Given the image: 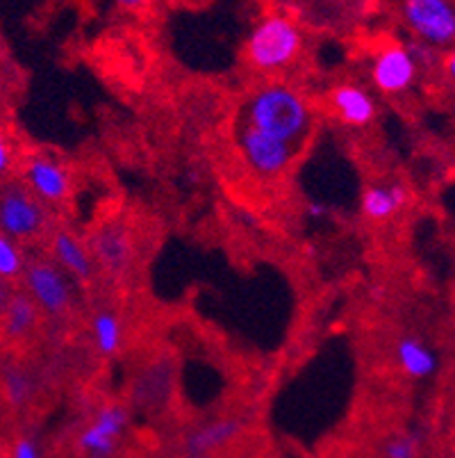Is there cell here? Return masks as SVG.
<instances>
[{
	"mask_svg": "<svg viewBox=\"0 0 455 458\" xmlns=\"http://www.w3.org/2000/svg\"><path fill=\"white\" fill-rule=\"evenodd\" d=\"M444 71L449 73L451 81H455V46H451L449 55L444 57Z\"/></svg>",
	"mask_w": 455,
	"mask_h": 458,
	"instance_id": "obj_24",
	"label": "cell"
},
{
	"mask_svg": "<svg viewBox=\"0 0 455 458\" xmlns=\"http://www.w3.org/2000/svg\"><path fill=\"white\" fill-rule=\"evenodd\" d=\"M50 228V212L44 201L32 194L23 182L0 185V233L16 242H32Z\"/></svg>",
	"mask_w": 455,
	"mask_h": 458,
	"instance_id": "obj_3",
	"label": "cell"
},
{
	"mask_svg": "<svg viewBox=\"0 0 455 458\" xmlns=\"http://www.w3.org/2000/svg\"><path fill=\"white\" fill-rule=\"evenodd\" d=\"M306 48V35L294 19L269 14L256 23L246 39V60L250 69L265 76L287 71Z\"/></svg>",
	"mask_w": 455,
	"mask_h": 458,
	"instance_id": "obj_2",
	"label": "cell"
},
{
	"mask_svg": "<svg viewBox=\"0 0 455 458\" xmlns=\"http://www.w3.org/2000/svg\"><path fill=\"white\" fill-rule=\"evenodd\" d=\"M12 458H44L41 443L30 433H23L12 445Z\"/></svg>",
	"mask_w": 455,
	"mask_h": 458,
	"instance_id": "obj_21",
	"label": "cell"
},
{
	"mask_svg": "<svg viewBox=\"0 0 455 458\" xmlns=\"http://www.w3.org/2000/svg\"><path fill=\"white\" fill-rule=\"evenodd\" d=\"M23 185L46 206L69 201L73 191V176L69 166L48 153H32L23 165Z\"/></svg>",
	"mask_w": 455,
	"mask_h": 458,
	"instance_id": "obj_8",
	"label": "cell"
},
{
	"mask_svg": "<svg viewBox=\"0 0 455 458\" xmlns=\"http://www.w3.org/2000/svg\"><path fill=\"white\" fill-rule=\"evenodd\" d=\"M237 147H240L241 157H244L250 172L260 178H266V181L281 178L290 169L296 156V147L278 140V137L257 131L250 123H241L240 135H237Z\"/></svg>",
	"mask_w": 455,
	"mask_h": 458,
	"instance_id": "obj_6",
	"label": "cell"
},
{
	"mask_svg": "<svg viewBox=\"0 0 455 458\" xmlns=\"http://www.w3.org/2000/svg\"><path fill=\"white\" fill-rule=\"evenodd\" d=\"M50 251H53V260L75 278L78 283L89 285L96 276V260L91 256L89 244H85L80 237L75 235L69 228H57L50 237Z\"/></svg>",
	"mask_w": 455,
	"mask_h": 458,
	"instance_id": "obj_12",
	"label": "cell"
},
{
	"mask_svg": "<svg viewBox=\"0 0 455 458\" xmlns=\"http://www.w3.org/2000/svg\"><path fill=\"white\" fill-rule=\"evenodd\" d=\"M131 413L121 403H105L98 408L89 424L78 436V449L87 458H110L114 456L116 443L128 428Z\"/></svg>",
	"mask_w": 455,
	"mask_h": 458,
	"instance_id": "obj_10",
	"label": "cell"
},
{
	"mask_svg": "<svg viewBox=\"0 0 455 458\" xmlns=\"http://www.w3.org/2000/svg\"><path fill=\"white\" fill-rule=\"evenodd\" d=\"M331 106L335 110L337 119L344 126L350 128H365L375 119V103L369 91L360 85H344L333 87L331 91Z\"/></svg>",
	"mask_w": 455,
	"mask_h": 458,
	"instance_id": "obj_13",
	"label": "cell"
},
{
	"mask_svg": "<svg viewBox=\"0 0 455 458\" xmlns=\"http://www.w3.org/2000/svg\"><path fill=\"white\" fill-rule=\"evenodd\" d=\"M246 420L231 415V418H216L212 422L191 428L182 440L185 458H210L219 449L228 447L244 433Z\"/></svg>",
	"mask_w": 455,
	"mask_h": 458,
	"instance_id": "obj_11",
	"label": "cell"
},
{
	"mask_svg": "<svg viewBox=\"0 0 455 458\" xmlns=\"http://www.w3.org/2000/svg\"><path fill=\"white\" fill-rule=\"evenodd\" d=\"M419 73V62L410 46L399 41L383 46L371 62V82L381 94L396 96L410 89Z\"/></svg>",
	"mask_w": 455,
	"mask_h": 458,
	"instance_id": "obj_9",
	"label": "cell"
},
{
	"mask_svg": "<svg viewBox=\"0 0 455 458\" xmlns=\"http://www.w3.org/2000/svg\"><path fill=\"white\" fill-rule=\"evenodd\" d=\"M28 294L48 318H64L73 308L71 276L48 258H28L23 269Z\"/></svg>",
	"mask_w": 455,
	"mask_h": 458,
	"instance_id": "obj_5",
	"label": "cell"
},
{
	"mask_svg": "<svg viewBox=\"0 0 455 458\" xmlns=\"http://www.w3.org/2000/svg\"><path fill=\"white\" fill-rule=\"evenodd\" d=\"M91 333H94V344L100 356L112 358L121 352L123 344V327L114 310H98L91 319Z\"/></svg>",
	"mask_w": 455,
	"mask_h": 458,
	"instance_id": "obj_17",
	"label": "cell"
},
{
	"mask_svg": "<svg viewBox=\"0 0 455 458\" xmlns=\"http://www.w3.org/2000/svg\"><path fill=\"white\" fill-rule=\"evenodd\" d=\"M331 3H335V5H341V3H346V0H331Z\"/></svg>",
	"mask_w": 455,
	"mask_h": 458,
	"instance_id": "obj_26",
	"label": "cell"
},
{
	"mask_svg": "<svg viewBox=\"0 0 455 458\" xmlns=\"http://www.w3.org/2000/svg\"><path fill=\"white\" fill-rule=\"evenodd\" d=\"M119 10L131 12V14H137V12H144L146 7L150 5V0H112Z\"/></svg>",
	"mask_w": 455,
	"mask_h": 458,
	"instance_id": "obj_23",
	"label": "cell"
},
{
	"mask_svg": "<svg viewBox=\"0 0 455 458\" xmlns=\"http://www.w3.org/2000/svg\"><path fill=\"white\" fill-rule=\"evenodd\" d=\"M244 123L299 147L312 128V107L296 87L271 81L249 96Z\"/></svg>",
	"mask_w": 455,
	"mask_h": 458,
	"instance_id": "obj_1",
	"label": "cell"
},
{
	"mask_svg": "<svg viewBox=\"0 0 455 458\" xmlns=\"http://www.w3.org/2000/svg\"><path fill=\"white\" fill-rule=\"evenodd\" d=\"M410 201V190L400 182L387 185H369L362 191L360 210L369 222H387L396 212H400Z\"/></svg>",
	"mask_w": 455,
	"mask_h": 458,
	"instance_id": "obj_14",
	"label": "cell"
},
{
	"mask_svg": "<svg viewBox=\"0 0 455 458\" xmlns=\"http://www.w3.org/2000/svg\"><path fill=\"white\" fill-rule=\"evenodd\" d=\"M89 249L96 267L103 269V274L112 281H121L131 272L132 260H135V237L121 219H110L96 228Z\"/></svg>",
	"mask_w": 455,
	"mask_h": 458,
	"instance_id": "obj_7",
	"label": "cell"
},
{
	"mask_svg": "<svg viewBox=\"0 0 455 458\" xmlns=\"http://www.w3.org/2000/svg\"><path fill=\"white\" fill-rule=\"evenodd\" d=\"M12 166H14V153H12L10 141H7L5 132L0 128V178L7 176L12 172Z\"/></svg>",
	"mask_w": 455,
	"mask_h": 458,
	"instance_id": "obj_22",
	"label": "cell"
},
{
	"mask_svg": "<svg viewBox=\"0 0 455 458\" xmlns=\"http://www.w3.org/2000/svg\"><path fill=\"white\" fill-rule=\"evenodd\" d=\"M421 449V436L419 433H399L383 449L385 458H417Z\"/></svg>",
	"mask_w": 455,
	"mask_h": 458,
	"instance_id": "obj_20",
	"label": "cell"
},
{
	"mask_svg": "<svg viewBox=\"0 0 455 458\" xmlns=\"http://www.w3.org/2000/svg\"><path fill=\"white\" fill-rule=\"evenodd\" d=\"M396 360L410 378H428L437 369L435 352L417 335L400 337L396 343Z\"/></svg>",
	"mask_w": 455,
	"mask_h": 458,
	"instance_id": "obj_16",
	"label": "cell"
},
{
	"mask_svg": "<svg viewBox=\"0 0 455 458\" xmlns=\"http://www.w3.org/2000/svg\"><path fill=\"white\" fill-rule=\"evenodd\" d=\"M23 269L25 256L19 242L0 233V281H14V278L23 276Z\"/></svg>",
	"mask_w": 455,
	"mask_h": 458,
	"instance_id": "obj_19",
	"label": "cell"
},
{
	"mask_svg": "<svg viewBox=\"0 0 455 458\" xmlns=\"http://www.w3.org/2000/svg\"><path fill=\"white\" fill-rule=\"evenodd\" d=\"M400 19L410 35L433 51L455 46L453 0H403Z\"/></svg>",
	"mask_w": 455,
	"mask_h": 458,
	"instance_id": "obj_4",
	"label": "cell"
},
{
	"mask_svg": "<svg viewBox=\"0 0 455 458\" xmlns=\"http://www.w3.org/2000/svg\"><path fill=\"white\" fill-rule=\"evenodd\" d=\"M3 393H5V402L14 411H23L35 394V378L21 365H7L3 369Z\"/></svg>",
	"mask_w": 455,
	"mask_h": 458,
	"instance_id": "obj_18",
	"label": "cell"
},
{
	"mask_svg": "<svg viewBox=\"0 0 455 458\" xmlns=\"http://www.w3.org/2000/svg\"><path fill=\"white\" fill-rule=\"evenodd\" d=\"M39 308L32 301L28 293H14L7 301L5 310L0 312V324H3V333L12 343H23L32 335L39 322Z\"/></svg>",
	"mask_w": 455,
	"mask_h": 458,
	"instance_id": "obj_15",
	"label": "cell"
},
{
	"mask_svg": "<svg viewBox=\"0 0 455 458\" xmlns=\"http://www.w3.org/2000/svg\"><path fill=\"white\" fill-rule=\"evenodd\" d=\"M453 458H455V456H453Z\"/></svg>",
	"mask_w": 455,
	"mask_h": 458,
	"instance_id": "obj_27",
	"label": "cell"
},
{
	"mask_svg": "<svg viewBox=\"0 0 455 458\" xmlns=\"http://www.w3.org/2000/svg\"><path fill=\"white\" fill-rule=\"evenodd\" d=\"M306 212L310 216H315V219H319V216H325L328 215V208L324 206V203H308Z\"/></svg>",
	"mask_w": 455,
	"mask_h": 458,
	"instance_id": "obj_25",
	"label": "cell"
}]
</instances>
